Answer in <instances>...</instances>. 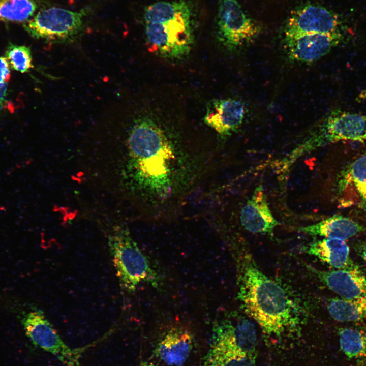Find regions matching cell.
<instances>
[{
	"label": "cell",
	"instance_id": "obj_1",
	"mask_svg": "<svg viewBox=\"0 0 366 366\" xmlns=\"http://www.w3.org/2000/svg\"><path fill=\"white\" fill-rule=\"evenodd\" d=\"M215 158L212 148L186 145L152 120L139 119L126 141L127 188L150 220L171 217L199 187Z\"/></svg>",
	"mask_w": 366,
	"mask_h": 366
},
{
	"label": "cell",
	"instance_id": "obj_2",
	"mask_svg": "<svg viewBox=\"0 0 366 366\" xmlns=\"http://www.w3.org/2000/svg\"><path fill=\"white\" fill-rule=\"evenodd\" d=\"M237 298L245 312L268 336L279 337L293 326V303L283 288L263 273L248 252L237 259Z\"/></svg>",
	"mask_w": 366,
	"mask_h": 366
},
{
	"label": "cell",
	"instance_id": "obj_3",
	"mask_svg": "<svg viewBox=\"0 0 366 366\" xmlns=\"http://www.w3.org/2000/svg\"><path fill=\"white\" fill-rule=\"evenodd\" d=\"M191 9L182 0L160 1L147 6L144 20L149 51L170 59H179L193 43Z\"/></svg>",
	"mask_w": 366,
	"mask_h": 366
},
{
	"label": "cell",
	"instance_id": "obj_4",
	"mask_svg": "<svg viewBox=\"0 0 366 366\" xmlns=\"http://www.w3.org/2000/svg\"><path fill=\"white\" fill-rule=\"evenodd\" d=\"M108 246L121 288L134 292L141 283L158 285V276L146 256L133 240L128 229L114 228L108 237Z\"/></svg>",
	"mask_w": 366,
	"mask_h": 366
},
{
	"label": "cell",
	"instance_id": "obj_5",
	"mask_svg": "<svg viewBox=\"0 0 366 366\" xmlns=\"http://www.w3.org/2000/svg\"><path fill=\"white\" fill-rule=\"evenodd\" d=\"M366 140V114L341 110L331 112L306 140L288 155L294 162L319 147L341 140Z\"/></svg>",
	"mask_w": 366,
	"mask_h": 366
},
{
	"label": "cell",
	"instance_id": "obj_6",
	"mask_svg": "<svg viewBox=\"0 0 366 366\" xmlns=\"http://www.w3.org/2000/svg\"><path fill=\"white\" fill-rule=\"evenodd\" d=\"M88 11H73L51 7L39 11L23 23L24 29L32 37L51 42L69 41L81 31Z\"/></svg>",
	"mask_w": 366,
	"mask_h": 366
},
{
	"label": "cell",
	"instance_id": "obj_7",
	"mask_svg": "<svg viewBox=\"0 0 366 366\" xmlns=\"http://www.w3.org/2000/svg\"><path fill=\"white\" fill-rule=\"evenodd\" d=\"M21 322L26 335L34 345L52 354L66 366H80V358L87 347H69L41 310L33 308L23 314Z\"/></svg>",
	"mask_w": 366,
	"mask_h": 366
},
{
	"label": "cell",
	"instance_id": "obj_8",
	"mask_svg": "<svg viewBox=\"0 0 366 366\" xmlns=\"http://www.w3.org/2000/svg\"><path fill=\"white\" fill-rule=\"evenodd\" d=\"M217 35L227 49L236 50L252 42L260 32L259 25L248 17L237 0H218Z\"/></svg>",
	"mask_w": 366,
	"mask_h": 366
},
{
	"label": "cell",
	"instance_id": "obj_9",
	"mask_svg": "<svg viewBox=\"0 0 366 366\" xmlns=\"http://www.w3.org/2000/svg\"><path fill=\"white\" fill-rule=\"evenodd\" d=\"M346 29L337 13L322 6L308 4L290 14L284 26V40L313 34L344 35Z\"/></svg>",
	"mask_w": 366,
	"mask_h": 366
},
{
	"label": "cell",
	"instance_id": "obj_10",
	"mask_svg": "<svg viewBox=\"0 0 366 366\" xmlns=\"http://www.w3.org/2000/svg\"><path fill=\"white\" fill-rule=\"evenodd\" d=\"M344 39V35L313 34L285 39L289 58L301 63L316 61L328 53Z\"/></svg>",
	"mask_w": 366,
	"mask_h": 366
},
{
	"label": "cell",
	"instance_id": "obj_11",
	"mask_svg": "<svg viewBox=\"0 0 366 366\" xmlns=\"http://www.w3.org/2000/svg\"><path fill=\"white\" fill-rule=\"evenodd\" d=\"M193 334L182 325H173L162 335L154 350L156 357L170 366H181L189 358L194 345Z\"/></svg>",
	"mask_w": 366,
	"mask_h": 366
},
{
	"label": "cell",
	"instance_id": "obj_12",
	"mask_svg": "<svg viewBox=\"0 0 366 366\" xmlns=\"http://www.w3.org/2000/svg\"><path fill=\"white\" fill-rule=\"evenodd\" d=\"M315 275L331 290L345 299L366 297V277L354 265L334 270H319L309 266Z\"/></svg>",
	"mask_w": 366,
	"mask_h": 366
},
{
	"label": "cell",
	"instance_id": "obj_13",
	"mask_svg": "<svg viewBox=\"0 0 366 366\" xmlns=\"http://www.w3.org/2000/svg\"><path fill=\"white\" fill-rule=\"evenodd\" d=\"M245 114L246 106L241 101L216 99L208 104L204 120L221 136L225 137L239 128Z\"/></svg>",
	"mask_w": 366,
	"mask_h": 366
},
{
	"label": "cell",
	"instance_id": "obj_14",
	"mask_svg": "<svg viewBox=\"0 0 366 366\" xmlns=\"http://www.w3.org/2000/svg\"><path fill=\"white\" fill-rule=\"evenodd\" d=\"M240 219L241 225L247 231L272 235L279 223L271 213L262 185L255 188L251 197L242 207Z\"/></svg>",
	"mask_w": 366,
	"mask_h": 366
},
{
	"label": "cell",
	"instance_id": "obj_15",
	"mask_svg": "<svg viewBox=\"0 0 366 366\" xmlns=\"http://www.w3.org/2000/svg\"><path fill=\"white\" fill-rule=\"evenodd\" d=\"M338 191L342 205H355L366 211V153L342 172Z\"/></svg>",
	"mask_w": 366,
	"mask_h": 366
},
{
	"label": "cell",
	"instance_id": "obj_16",
	"mask_svg": "<svg viewBox=\"0 0 366 366\" xmlns=\"http://www.w3.org/2000/svg\"><path fill=\"white\" fill-rule=\"evenodd\" d=\"M304 251L338 269L354 265L350 257L348 245L345 240L341 238H324L311 243Z\"/></svg>",
	"mask_w": 366,
	"mask_h": 366
},
{
	"label": "cell",
	"instance_id": "obj_17",
	"mask_svg": "<svg viewBox=\"0 0 366 366\" xmlns=\"http://www.w3.org/2000/svg\"><path fill=\"white\" fill-rule=\"evenodd\" d=\"M298 230L310 235L346 240L365 231L366 228L350 218L334 215L316 224L299 227Z\"/></svg>",
	"mask_w": 366,
	"mask_h": 366
},
{
	"label": "cell",
	"instance_id": "obj_18",
	"mask_svg": "<svg viewBox=\"0 0 366 366\" xmlns=\"http://www.w3.org/2000/svg\"><path fill=\"white\" fill-rule=\"evenodd\" d=\"M257 355L236 348L210 344L199 366H256Z\"/></svg>",
	"mask_w": 366,
	"mask_h": 366
},
{
	"label": "cell",
	"instance_id": "obj_19",
	"mask_svg": "<svg viewBox=\"0 0 366 366\" xmlns=\"http://www.w3.org/2000/svg\"><path fill=\"white\" fill-rule=\"evenodd\" d=\"M327 309L330 316L341 322H355L366 319V297L356 299H330Z\"/></svg>",
	"mask_w": 366,
	"mask_h": 366
},
{
	"label": "cell",
	"instance_id": "obj_20",
	"mask_svg": "<svg viewBox=\"0 0 366 366\" xmlns=\"http://www.w3.org/2000/svg\"><path fill=\"white\" fill-rule=\"evenodd\" d=\"M340 347L349 359L366 361V326L340 328L338 330Z\"/></svg>",
	"mask_w": 366,
	"mask_h": 366
},
{
	"label": "cell",
	"instance_id": "obj_21",
	"mask_svg": "<svg viewBox=\"0 0 366 366\" xmlns=\"http://www.w3.org/2000/svg\"><path fill=\"white\" fill-rule=\"evenodd\" d=\"M37 8L35 0H0V22L24 23Z\"/></svg>",
	"mask_w": 366,
	"mask_h": 366
},
{
	"label": "cell",
	"instance_id": "obj_22",
	"mask_svg": "<svg viewBox=\"0 0 366 366\" xmlns=\"http://www.w3.org/2000/svg\"><path fill=\"white\" fill-rule=\"evenodd\" d=\"M5 56L12 69L24 73L33 68L32 55L29 47L24 45L10 44Z\"/></svg>",
	"mask_w": 366,
	"mask_h": 366
},
{
	"label": "cell",
	"instance_id": "obj_23",
	"mask_svg": "<svg viewBox=\"0 0 366 366\" xmlns=\"http://www.w3.org/2000/svg\"><path fill=\"white\" fill-rule=\"evenodd\" d=\"M10 66L6 57L0 56V84H8L11 78Z\"/></svg>",
	"mask_w": 366,
	"mask_h": 366
},
{
	"label": "cell",
	"instance_id": "obj_24",
	"mask_svg": "<svg viewBox=\"0 0 366 366\" xmlns=\"http://www.w3.org/2000/svg\"><path fill=\"white\" fill-rule=\"evenodd\" d=\"M7 96L8 84H0V110L7 106Z\"/></svg>",
	"mask_w": 366,
	"mask_h": 366
},
{
	"label": "cell",
	"instance_id": "obj_25",
	"mask_svg": "<svg viewBox=\"0 0 366 366\" xmlns=\"http://www.w3.org/2000/svg\"><path fill=\"white\" fill-rule=\"evenodd\" d=\"M358 251L359 255L366 262V241L362 242V244L359 245L358 248Z\"/></svg>",
	"mask_w": 366,
	"mask_h": 366
},
{
	"label": "cell",
	"instance_id": "obj_26",
	"mask_svg": "<svg viewBox=\"0 0 366 366\" xmlns=\"http://www.w3.org/2000/svg\"><path fill=\"white\" fill-rule=\"evenodd\" d=\"M139 366H158L155 363L148 361H142L141 362Z\"/></svg>",
	"mask_w": 366,
	"mask_h": 366
}]
</instances>
